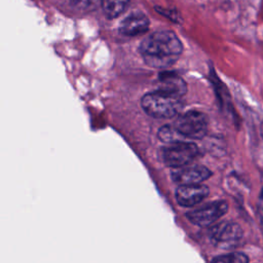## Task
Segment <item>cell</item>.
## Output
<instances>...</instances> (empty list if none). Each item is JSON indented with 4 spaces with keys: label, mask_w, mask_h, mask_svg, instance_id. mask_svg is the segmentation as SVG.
Here are the masks:
<instances>
[{
    "label": "cell",
    "mask_w": 263,
    "mask_h": 263,
    "mask_svg": "<svg viewBox=\"0 0 263 263\" xmlns=\"http://www.w3.org/2000/svg\"><path fill=\"white\" fill-rule=\"evenodd\" d=\"M183 50L178 36L167 30L157 31L144 38L139 51L148 66L152 68H166L174 65Z\"/></svg>",
    "instance_id": "1"
},
{
    "label": "cell",
    "mask_w": 263,
    "mask_h": 263,
    "mask_svg": "<svg viewBox=\"0 0 263 263\" xmlns=\"http://www.w3.org/2000/svg\"><path fill=\"white\" fill-rule=\"evenodd\" d=\"M141 106L147 115L157 119L173 118L183 108L180 99L165 95L159 90L144 95L141 99Z\"/></svg>",
    "instance_id": "2"
},
{
    "label": "cell",
    "mask_w": 263,
    "mask_h": 263,
    "mask_svg": "<svg viewBox=\"0 0 263 263\" xmlns=\"http://www.w3.org/2000/svg\"><path fill=\"white\" fill-rule=\"evenodd\" d=\"M199 154L198 147L193 142L183 141L170 144L161 149V159L163 163L173 168L186 166L193 162Z\"/></svg>",
    "instance_id": "3"
},
{
    "label": "cell",
    "mask_w": 263,
    "mask_h": 263,
    "mask_svg": "<svg viewBox=\"0 0 263 263\" xmlns=\"http://www.w3.org/2000/svg\"><path fill=\"white\" fill-rule=\"evenodd\" d=\"M173 124L185 139L199 140L206 135L209 120L204 113L191 110L179 115Z\"/></svg>",
    "instance_id": "4"
},
{
    "label": "cell",
    "mask_w": 263,
    "mask_h": 263,
    "mask_svg": "<svg viewBox=\"0 0 263 263\" xmlns=\"http://www.w3.org/2000/svg\"><path fill=\"white\" fill-rule=\"evenodd\" d=\"M228 211L225 200H215L186 213V218L194 225L208 227L223 217Z\"/></svg>",
    "instance_id": "5"
},
{
    "label": "cell",
    "mask_w": 263,
    "mask_h": 263,
    "mask_svg": "<svg viewBox=\"0 0 263 263\" xmlns=\"http://www.w3.org/2000/svg\"><path fill=\"white\" fill-rule=\"evenodd\" d=\"M211 241L222 249L235 248L242 239V229L234 222H221L214 225L209 232Z\"/></svg>",
    "instance_id": "6"
},
{
    "label": "cell",
    "mask_w": 263,
    "mask_h": 263,
    "mask_svg": "<svg viewBox=\"0 0 263 263\" xmlns=\"http://www.w3.org/2000/svg\"><path fill=\"white\" fill-rule=\"evenodd\" d=\"M209 193V187L203 184H183L176 189L175 196L181 206L191 208L205 199Z\"/></svg>",
    "instance_id": "7"
},
{
    "label": "cell",
    "mask_w": 263,
    "mask_h": 263,
    "mask_svg": "<svg viewBox=\"0 0 263 263\" xmlns=\"http://www.w3.org/2000/svg\"><path fill=\"white\" fill-rule=\"evenodd\" d=\"M156 90L181 99L187 92V84L185 80L176 72L164 71L160 72L158 75Z\"/></svg>",
    "instance_id": "8"
},
{
    "label": "cell",
    "mask_w": 263,
    "mask_h": 263,
    "mask_svg": "<svg viewBox=\"0 0 263 263\" xmlns=\"http://www.w3.org/2000/svg\"><path fill=\"white\" fill-rule=\"evenodd\" d=\"M212 172L203 165H186L176 168L172 173V179L179 185L199 184L212 176Z\"/></svg>",
    "instance_id": "9"
},
{
    "label": "cell",
    "mask_w": 263,
    "mask_h": 263,
    "mask_svg": "<svg viewBox=\"0 0 263 263\" xmlns=\"http://www.w3.org/2000/svg\"><path fill=\"white\" fill-rule=\"evenodd\" d=\"M149 20L141 12H134L127 15L119 26V32L125 36H138L148 31Z\"/></svg>",
    "instance_id": "10"
},
{
    "label": "cell",
    "mask_w": 263,
    "mask_h": 263,
    "mask_svg": "<svg viewBox=\"0 0 263 263\" xmlns=\"http://www.w3.org/2000/svg\"><path fill=\"white\" fill-rule=\"evenodd\" d=\"M129 0H101L102 8L108 18L119 16L127 7Z\"/></svg>",
    "instance_id": "11"
},
{
    "label": "cell",
    "mask_w": 263,
    "mask_h": 263,
    "mask_svg": "<svg viewBox=\"0 0 263 263\" xmlns=\"http://www.w3.org/2000/svg\"><path fill=\"white\" fill-rule=\"evenodd\" d=\"M157 137L161 142H164L167 144H174V143L183 142L187 140L178 132V129L174 126V124H165L159 127Z\"/></svg>",
    "instance_id": "12"
},
{
    "label": "cell",
    "mask_w": 263,
    "mask_h": 263,
    "mask_svg": "<svg viewBox=\"0 0 263 263\" xmlns=\"http://www.w3.org/2000/svg\"><path fill=\"white\" fill-rule=\"evenodd\" d=\"M249 258L243 253H230L227 255L218 256L212 259V262L215 263H247Z\"/></svg>",
    "instance_id": "13"
},
{
    "label": "cell",
    "mask_w": 263,
    "mask_h": 263,
    "mask_svg": "<svg viewBox=\"0 0 263 263\" xmlns=\"http://www.w3.org/2000/svg\"><path fill=\"white\" fill-rule=\"evenodd\" d=\"M259 219H260L261 226L263 228V201H262V203L259 206Z\"/></svg>",
    "instance_id": "14"
},
{
    "label": "cell",
    "mask_w": 263,
    "mask_h": 263,
    "mask_svg": "<svg viewBox=\"0 0 263 263\" xmlns=\"http://www.w3.org/2000/svg\"><path fill=\"white\" fill-rule=\"evenodd\" d=\"M261 198H262V200H263V189H262V191H261Z\"/></svg>",
    "instance_id": "15"
}]
</instances>
